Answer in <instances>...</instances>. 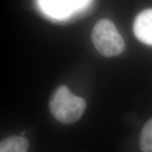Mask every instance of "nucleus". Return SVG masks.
Segmentation results:
<instances>
[{
  "label": "nucleus",
  "mask_w": 152,
  "mask_h": 152,
  "mask_svg": "<svg viewBox=\"0 0 152 152\" xmlns=\"http://www.w3.org/2000/svg\"><path fill=\"white\" fill-rule=\"evenodd\" d=\"M86 108V102L71 92L64 85L55 89L49 101V110L56 120L69 124L77 122Z\"/></svg>",
  "instance_id": "f257e3e1"
},
{
  "label": "nucleus",
  "mask_w": 152,
  "mask_h": 152,
  "mask_svg": "<svg viewBox=\"0 0 152 152\" xmlns=\"http://www.w3.org/2000/svg\"><path fill=\"white\" fill-rule=\"evenodd\" d=\"M140 147L143 152H152V118L142 128L140 135Z\"/></svg>",
  "instance_id": "423d86ee"
},
{
  "label": "nucleus",
  "mask_w": 152,
  "mask_h": 152,
  "mask_svg": "<svg viewBox=\"0 0 152 152\" xmlns=\"http://www.w3.org/2000/svg\"><path fill=\"white\" fill-rule=\"evenodd\" d=\"M29 141L20 135H13L2 140L0 152H28Z\"/></svg>",
  "instance_id": "39448f33"
},
{
  "label": "nucleus",
  "mask_w": 152,
  "mask_h": 152,
  "mask_svg": "<svg viewBox=\"0 0 152 152\" xmlns=\"http://www.w3.org/2000/svg\"><path fill=\"white\" fill-rule=\"evenodd\" d=\"M82 0H43L44 7L53 15L62 16L79 5Z\"/></svg>",
  "instance_id": "20e7f679"
},
{
  "label": "nucleus",
  "mask_w": 152,
  "mask_h": 152,
  "mask_svg": "<svg viewBox=\"0 0 152 152\" xmlns=\"http://www.w3.org/2000/svg\"><path fill=\"white\" fill-rule=\"evenodd\" d=\"M91 40L95 48L101 55L107 58L120 55L125 48L123 37L108 19H101L94 26Z\"/></svg>",
  "instance_id": "f03ea898"
},
{
  "label": "nucleus",
  "mask_w": 152,
  "mask_h": 152,
  "mask_svg": "<svg viewBox=\"0 0 152 152\" xmlns=\"http://www.w3.org/2000/svg\"><path fill=\"white\" fill-rule=\"evenodd\" d=\"M133 30L141 42L152 45V9L145 10L136 16Z\"/></svg>",
  "instance_id": "7ed1b4c3"
},
{
  "label": "nucleus",
  "mask_w": 152,
  "mask_h": 152,
  "mask_svg": "<svg viewBox=\"0 0 152 152\" xmlns=\"http://www.w3.org/2000/svg\"><path fill=\"white\" fill-rule=\"evenodd\" d=\"M26 134V132H22L21 134H20V136H24Z\"/></svg>",
  "instance_id": "0eeeda50"
}]
</instances>
